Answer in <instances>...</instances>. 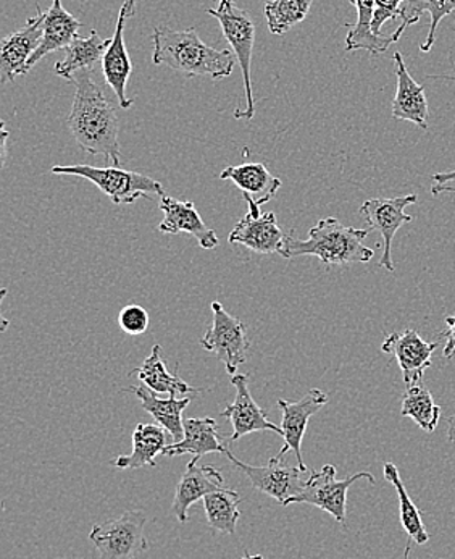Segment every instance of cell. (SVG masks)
Returning <instances> with one entry per match:
<instances>
[{
    "mask_svg": "<svg viewBox=\"0 0 455 559\" xmlns=\"http://www.w3.org/2000/svg\"><path fill=\"white\" fill-rule=\"evenodd\" d=\"M436 348L438 343L424 342L412 329L391 333L381 345V352L393 355L399 362L407 389L420 385Z\"/></svg>",
    "mask_w": 455,
    "mask_h": 559,
    "instance_id": "obj_14",
    "label": "cell"
},
{
    "mask_svg": "<svg viewBox=\"0 0 455 559\" xmlns=\"http://www.w3.org/2000/svg\"><path fill=\"white\" fill-rule=\"evenodd\" d=\"M384 479L390 481L396 488L397 497H399V513L400 524L404 531L409 535L410 540L416 542L417 545H424L430 540V534L424 528L423 521H421L420 511L414 504L412 498L407 493V488L404 487V481L400 479L399 469L393 463L384 464Z\"/></svg>",
    "mask_w": 455,
    "mask_h": 559,
    "instance_id": "obj_30",
    "label": "cell"
},
{
    "mask_svg": "<svg viewBox=\"0 0 455 559\" xmlns=\"http://www.w3.org/2000/svg\"><path fill=\"white\" fill-rule=\"evenodd\" d=\"M447 439L455 444V414L450 417V427H447Z\"/></svg>",
    "mask_w": 455,
    "mask_h": 559,
    "instance_id": "obj_38",
    "label": "cell"
},
{
    "mask_svg": "<svg viewBox=\"0 0 455 559\" xmlns=\"http://www.w3.org/2000/svg\"><path fill=\"white\" fill-rule=\"evenodd\" d=\"M53 175L80 177L96 185L113 204H133L137 200H152V194L165 197L164 185L147 175L123 170L120 167H91L86 164L56 165Z\"/></svg>",
    "mask_w": 455,
    "mask_h": 559,
    "instance_id": "obj_4",
    "label": "cell"
},
{
    "mask_svg": "<svg viewBox=\"0 0 455 559\" xmlns=\"http://www.w3.org/2000/svg\"><path fill=\"white\" fill-rule=\"evenodd\" d=\"M453 12H455V0H406L403 3V9H400V20L403 22H400L399 28L394 32L393 40L397 43L409 26L420 22L423 13H430V32H428L424 43L421 44V52H430L434 40H436L438 26L443 22V19H446Z\"/></svg>",
    "mask_w": 455,
    "mask_h": 559,
    "instance_id": "obj_27",
    "label": "cell"
},
{
    "mask_svg": "<svg viewBox=\"0 0 455 559\" xmlns=\"http://www.w3.org/2000/svg\"><path fill=\"white\" fill-rule=\"evenodd\" d=\"M36 16L29 19L26 26L5 36L0 43V75L2 83L15 81L16 76L26 75V66L43 43L44 20L46 12L36 5Z\"/></svg>",
    "mask_w": 455,
    "mask_h": 559,
    "instance_id": "obj_13",
    "label": "cell"
},
{
    "mask_svg": "<svg viewBox=\"0 0 455 559\" xmlns=\"http://www.w3.org/2000/svg\"><path fill=\"white\" fill-rule=\"evenodd\" d=\"M400 414L416 420L417 426L428 433H433L441 420V407L434 403L431 393L421 385L409 386L406 390Z\"/></svg>",
    "mask_w": 455,
    "mask_h": 559,
    "instance_id": "obj_31",
    "label": "cell"
},
{
    "mask_svg": "<svg viewBox=\"0 0 455 559\" xmlns=\"http://www.w3.org/2000/svg\"><path fill=\"white\" fill-rule=\"evenodd\" d=\"M396 67L397 91L393 100V114L396 120L412 121L421 130H428V100L423 84L410 76L400 52L394 53Z\"/></svg>",
    "mask_w": 455,
    "mask_h": 559,
    "instance_id": "obj_19",
    "label": "cell"
},
{
    "mask_svg": "<svg viewBox=\"0 0 455 559\" xmlns=\"http://www.w3.org/2000/svg\"><path fill=\"white\" fill-rule=\"evenodd\" d=\"M80 28L81 22H77L72 13L67 12L62 0H52V5L47 10L46 20H44L43 43L26 66V72H29L39 60L49 53L67 49L77 38Z\"/></svg>",
    "mask_w": 455,
    "mask_h": 559,
    "instance_id": "obj_21",
    "label": "cell"
},
{
    "mask_svg": "<svg viewBox=\"0 0 455 559\" xmlns=\"http://www.w3.org/2000/svg\"><path fill=\"white\" fill-rule=\"evenodd\" d=\"M110 39H103L96 29L91 32L89 38H77L67 47L65 59L56 63V75L72 81L81 70H94L97 63L103 62Z\"/></svg>",
    "mask_w": 455,
    "mask_h": 559,
    "instance_id": "obj_26",
    "label": "cell"
},
{
    "mask_svg": "<svg viewBox=\"0 0 455 559\" xmlns=\"http://www.w3.org/2000/svg\"><path fill=\"white\" fill-rule=\"evenodd\" d=\"M224 454L231 461L232 466L244 473L255 490L262 491L266 497L273 498L283 507L292 497L301 493L303 485L310 476V471L303 473L301 467L286 466L283 460H276V457H272L264 467H255L239 461L228 448Z\"/></svg>",
    "mask_w": 455,
    "mask_h": 559,
    "instance_id": "obj_9",
    "label": "cell"
},
{
    "mask_svg": "<svg viewBox=\"0 0 455 559\" xmlns=\"http://www.w3.org/2000/svg\"><path fill=\"white\" fill-rule=\"evenodd\" d=\"M220 180L232 181L242 194H249L259 205L268 204L283 187V181L258 162L227 167L221 171Z\"/></svg>",
    "mask_w": 455,
    "mask_h": 559,
    "instance_id": "obj_24",
    "label": "cell"
},
{
    "mask_svg": "<svg viewBox=\"0 0 455 559\" xmlns=\"http://www.w3.org/2000/svg\"><path fill=\"white\" fill-rule=\"evenodd\" d=\"M5 123H0V143H2V167L7 160V140H9V131L3 127Z\"/></svg>",
    "mask_w": 455,
    "mask_h": 559,
    "instance_id": "obj_37",
    "label": "cell"
},
{
    "mask_svg": "<svg viewBox=\"0 0 455 559\" xmlns=\"http://www.w3.org/2000/svg\"><path fill=\"white\" fill-rule=\"evenodd\" d=\"M248 382V376H232L231 383L235 386L236 396L221 413V417H227L232 426V433L227 436L228 439L236 441L254 432H273L283 436L282 427L270 423L265 411L255 403L254 396L249 392Z\"/></svg>",
    "mask_w": 455,
    "mask_h": 559,
    "instance_id": "obj_15",
    "label": "cell"
},
{
    "mask_svg": "<svg viewBox=\"0 0 455 559\" xmlns=\"http://www.w3.org/2000/svg\"><path fill=\"white\" fill-rule=\"evenodd\" d=\"M313 0H270L265 3L266 23L273 35H286L309 15Z\"/></svg>",
    "mask_w": 455,
    "mask_h": 559,
    "instance_id": "obj_32",
    "label": "cell"
},
{
    "mask_svg": "<svg viewBox=\"0 0 455 559\" xmlns=\"http://www.w3.org/2000/svg\"><path fill=\"white\" fill-rule=\"evenodd\" d=\"M428 79L455 81V76H436V75H431V76H428Z\"/></svg>",
    "mask_w": 455,
    "mask_h": 559,
    "instance_id": "obj_40",
    "label": "cell"
},
{
    "mask_svg": "<svg viewBox=\"0 0 455 559\" xmlns=\"http://www.w3.org/2000/svg\"><path fill=\"white\" fill-rule=\"evenodd\" d=\"M357 480H369L372 485L376 484L375 477L370 473H357L347 479L338 480L336 479V467L326 464L319 473L310 471L309 479L303 485L301 493L288 500L285 507L292 503L312 504V507L332 514L333 520L344 525L346 524L347 491Z\"/></svg>",
    "mask_w": 455,
    "mask_h": 559,
    "instance_id": "obj_7",
    "label": "cell"
},
{
    "mask_svg": "<svg viewBox=\"0 0 455 559\" xmlns=\"http://www.w3.org/2000/svg\"><path fill=\"white\" fill-rule=\"evenodd\" d=\"M158 207L164 212V221L158 227L161 234H188L197 240L201 248H217L218 242H220L217 234L205 225L201 214L191 201L175 200V198L165 194V197H161Z\"/></svg>",
    "mask_w": 455,
    "mask_h": 559,
    "instance_id": "obj_16",
    "label": "cell"
},
{
    "mask_svg": "<svg viewBox=\"0 0 455 559\" xmlns=\"http://www.w3.org/2000/svg\"><path fill=\"white\" fill-rule=\"evenodd\" d=\"M147 516L144 511H124L121 516L96 524L89 540L99 551L100 559H134L147 551Z\"/></svg>",
    "mask_w": 455,
    "mask_h": 559,
    "instance_id": "obj_6",
    "label": "cell"
},
{
    "mask_svg": "<svg viewBox=\"0 0 455 559\" xmlns=\"http://www.w3.org/2000/svg\"><path fill=\"white\" fill-rule=\"evenodd\" d=\"M128 10L121 7L118 13L117 26H115L113 38L110 39L106 56L103 59V75L110 90L117 96L121 109L128 110L133 107L134 99L127 96L128 80L131 76L130 56H128L127 44H124V25H127Z\"/></svg>",
    "mask_w": 455,
    "mask_h": 559,
    "instance_id": "obj_17",
    "label": "cell"
},
{
    "mask_svg": "<svg viewBox=\"0 0 455 559\" xmlns=\"http://www.w3.org/2000/svg\"><path fill=\"white\" fill-rule=\"evenodd\" d=\"M221 485H224L221 471L214 466H197V461L191 460L183 477L178 481L173 504H171L178 522L181 524L188 522V513L192 504L204 500L208 493L221 490L224 488Z\"/></svg>",
    "mask_w": 455,
    "mask_h": 559,
    "instance_id": "obj_18",
    "label": "cell"
},
{
    "mask_svg": "<svg viewBox=\"0 0 455 559\" xmlns=\"http://www.w3.org/2000/svg\"><path fill=\"white\" fill-rule=\"evenodd\" d=\"M241 559H264V557H262V555H249V554H246V557L241 558Z\"/></svg>",
    "mask_w": 455,
    "mask_h": 559,
    "instance_id": "obj_41",
    "label": "cell"
},
{
    "mask_svg": "<svg viewBox=\"0 0 455 559\" xmlns=\"http://www.w3.org/2000/svg\"><path fill=\"white\" fill-rule=\"evenodd\" d=\"M406 559H409V555L406 554Z\"/></svg>",
    "mask_w": 455,
    "mask_h": 559,
    "instance_id": "obj_42",
    "label": "cell"
},
{
    "mask_svg": "<svg viewBox=\"0 0 455 559\" xmlns=\"http://www.w3.org/2000/svg\"><path fill=\"white\" fill-rule=\"evenodd\" d=\"M227 444L221 443L217 420L212 417H191L184 420V437L178 443L165 448L161 456L175 457L192 454V460L199 461L205 454L225 453Z\"/></svg>",
    "mask_w": 455,
    "mask_h": 559,
    "instance_id": "obj_20",
    "label": "cell"
},
{
    "mask_svg": "<svg viewBox=\"0 0 455 559\" xmlns=\"http://www.w3.org/2000/svg\"><path fill=\"white\" fill-rule=\"evenodd\" d=\"M406 0H375L373 13V33L381 36V28L390 20L400 19V9Z\"/></svg>",
    "mask_w": 455,
    "mask_h": 559,
    "instance_id": "obj_34",
    "label": "cell"
},
{
    "mask_svg": "<svg viewBox=\"0 0 455 559\" xmlns=\"http://www.w3.org/2000/svg\"><path fill=\"white\" fill-rule=\"evenodd\" d=\"M417 194H407L400 198H376L363 202L359 209L360 215L366 218L367 224L372 230L379 231L383 238L384 252L380 261V267L394 272L393 255H391V246L399 228L404 224L412 222V215L406 214V207L416 204Z\"/></svg>",
    "mask_w": 455,
    "mask_h": 559,
    "instance_id": "obj_10",
    "label": "cell"
},
{
    "mask_svg": "<svg viewBox=\"0 0 455 559\" xmlns=\"http://www.w3.org/2000/svg\"><path fill=\"white\" fill-rule=\"evenodd\" d=\"M70 83L75 84V99L67 124L77 146L91 156H104L115 167H120L117 110L94 81L93 70H81Z\"/></svg>",
    "mask_w": 455,
    "mask_h": 559,
    "instance_id": "obj_1",
    "label": "cell"
},
{
    "mask_svg": "<svg viewBox=\"0 0 455 559\" xmlns=\"http://www.w3.org/2000/svg\"><path fill=\"white\" fill-rule=\"evenodd\" d=\"M241 495L228 488L208 493L204 498L205 516L208 525L214 531L224 532V534L235 535L236 525L241 518Z\"/></svg>",
    "mask_w": 455,
    "mask_h": 559,
    "instance_id": "obj_29",
    "label": "cell"
},
{
    "mask_svg": "<svg viewBox=\"0 0 455 559\" xmlns=\"http://www.w3.org/2000/svg\"><path fill=\"white\" fill-rule=\"evenodd\" d=\"M248 202V212L244 218L238 222L228 241L231 245H241L259 254H279L286 235L278 227L276 215L273 212L262 214L261 205L249 194H242Z\"/></svg>",
    "mask_w": 455,
    "mask_h": 559,
    "instance_id": "obj_11",
    "label": "cell"
},
{
    "mask_svg": "<svg viewBox=\"0 0 455 559\" xmlns=\"http://www.w3.org/2000/svg\"><path fill=\"white\" fill-rule=\"evenodd\" d=\"M155 66L170 67L187 76H208L212 80L228 79L235 70L231 50L215 49L199 38L194 28L177 29L158 26L154 29Z\"/></svg>",
    "mask_w": 455,
    "mask_h": 559,
    "instance_id": "obj_2",
    "label": "cell"
},
{
    "mask_svg": "<svg viewBox=\"0 0 455 559\" xmlns=\"http://www.w3.org/2000/svg\"><path fill=\"white\" fill-rule=\"evenodd\" d=\"M357 9L356 25L350 28L346 38L347 52L354 50H367L372 56L384 53L387 47L394 43L393 38H383V36L373 33V13H375V0H350Z\"/></svg>",
    "mask_w": 455,
    "mask_h": 559,
    "instance_id": "obj_28",
    "label": "cell"
},
{
    "mask_svg": "<svg viewBox=\"0 0 455 559\" xmlns=\"http://www.w3.org/2000/svg\"><path fill=\"white\" fill-rule=\"evenodd\" d=\"M149 314L140 305L124 306L118 314V325L128 335H143L149 329Z\"/></svg>",
    "mask_w": 455,
    "mask_h": 559,
    "instance_id": "obj_33",
    "label": "cell"
},
{
    "mask_svg": "<svg viewBox=\"0 0 455 559\" xmlns=\"http://www.w3.org/2000/svg\"><path fill=\"white\" fill-rule=\"evenodd\" d=\"M326 403H328V395L319 389L310 390L307 395H303L299 401H295V403L286 400L278 401V407L283 414L282 437L285 444L276 454V460H283L289 451H292L298 457V467H301L303 473H309V467L303 463L302 441L306 437L310 417L323 409Z\"/></svg>",
    "mask_w": 455,
    "mask_h": 559,
    "instance_id": "obj_12",
    "label": "cell"
},
{
    "mask_svg": "<svg viewBox=\"0 0 455 559\" xmlns=\"http://www.w3.org/2000/svg\"><path fill=\"white\" fill-rule=\"evenodd\" d=\"M131 376H136L141 383L149 386L155 393H160V395L167 393V395L177 396V399H184L190 393L199 392V390L188 385L177 372H168L164 356H161L160 345H154L143 366L134 369Z\"/></svg>",
    "mask_w": 455,
    "mask_h": 559,
    "instance_id": "obj_25",
    "label": "cell"
},
{
    "mask_svg": "<svg viewBox=\"0 0 455 559\" xmlns=\"http://www.w3.org/2000/svg\"><path fill=\"white\" fill-rule=\"evenodd\" d=\"M447 332L444 333L446 345H444V358L453 359L455 355V316H447L446 318Z\"/></svg>",
    "mask_w": 455,
    "mask_h": 559,
    "instance_id": "obj_36",
    "label": "cell"
},
{
    "mask_svg": "<svg viewBox=\"0 0 455 559\" xmlns=\"http://www.w3.org/2000/svg\"><path fill=\"white\" fill-rule=\"evenodd\" d=\"M136 2L137 0H124L123 5L127 7L128 10V19H131L134 12H136Z\"/></svg>",
    "mask_w": 455,
    "mask_h": 559,
    "instance_id": "obj_39",
    "label": "cell"
},
{
    "mask_svg": "<svg viewBox=\"0 0 455 559\" xmlns=\"http://www.w3.org/2000/svg\"><path fill=\"white\" fill-rule=\"evenodd\" d=\"M431 180L434 183L433 190H431L434 197L446 193V191H455V168L453 171H447V174H434Z\"/></svg>",
    "mask_w": 455,
    "mask_h": 559,
    "instance_id": "obj_35",
    "label": "cell"
},
{
    "mask_svg": "<svg viewBox=\"0 0 455 559\" xmlns=\"http://www.w3.org/2000/svg\"><path fill=\"white\" fill-rule=\"evenodd\" d=\"M124 392L134 393V396L143 404V409L151 414L152 419L171 433L175 443L183 440V413L190 406V396H184V399H177V396H170L167 400L158 399L157 393L151 390L149 386L144 385V383H140L137 386H130Z\"/></svg>",
    "mask_w": 455,
    "mask_h": 559,
    "instance_id": "obj_22",
    "label": "cell"
},
{
    "mask_svg": "<svg viewBox=\"0 0 455 559\" xmlns=\"http://www.w3.org/2000/svg\"><path fill=\"white\" fill-rule=\"evenodd\" d=\"M369 230L346 227L338 218L326 217L313 225L307 240L286 235L279 255L285 259L315 255L326 267H344L349 264H367L372 261L373 249L363 245Z\"/></svg>",
    "mask_w": 455,
    "mask_h": 559,
    "instance_id": "obj_3",
    "label": "cell"
},
{
    "mask_svg": "<svg viewBox=\"0 0 455 559\" xmlns=\"http://www.w3.org/2000/svg\"><path fill=\"white\" fill-rule=\"evenodd\" d=\"M171 443H175L173 437L164 427L158 424H140L133 433V451L127 456L115 457L110 464L118 469L155 467V457Z\"/></svg>",
    "mask_w": 455,
    "mask_h": 559,
    "instance_id": "obj_23",
    "label": "cell"
},
{
    "mask_svg": "<svg viewBox=\"0 0 455 559\" xmlns=\"http://www.w3.org/2000/svg\"><path fill=\"white\" fill-rule=\"evenodd\" d=\"M212 312H214V320L211 329L201 340L202 348L214 353L225 364L229 376H235L236 370L248 362V352L251 348L248 326L235 316L228 314L221 302H212Z\"/></svg>",
    "mask_w": 455,
    "mask_h": 559,
    "instance_id": "obj_8",
    "label": "cell"
},
{
    "mask_svg": "<svg viewBox=\"0 0 455 559\" xmlns=\"http://www.w3.org/2000/svg\"><path fill=\"white\" fill-rule=\"evenodd\" d=\"M208 15L215 16L224 29L225 39L232 47L236 60L242 70L246 90V110H236V119L252 120L255 116V99L252 93L251 66L255 43V23L252 16L236 5L235 0H220L217 9H207Z\"/></svg>",
    "mask_w": 455,
    "mask_h": 559,
    "instance_id": "obj_5",
    "label": "cell"
}]
</instances>
